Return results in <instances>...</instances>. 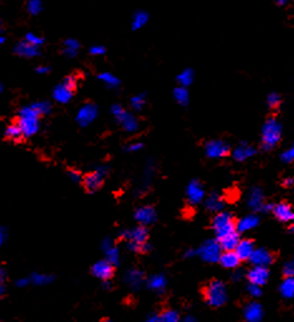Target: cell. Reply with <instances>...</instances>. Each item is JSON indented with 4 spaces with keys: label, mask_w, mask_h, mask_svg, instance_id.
I'll use <instances>...</instances> for the list:
<instances>
[{
    "label": "cell",
    "mask_w": 294,
    "mask_h": 322,
    "mask_svg": "<svg viewBox=\"0 0 294 322\" xmlns=\"http://www.w3.org/2000/svg\"><path fill=\"white\" fill-rule=\"evenodd\" d=\"M203 296L206 303L211 307H221L228 299L227 287L219 279H211L203 288Z\"/></svg>",
    "instance_id": "1"
},
{
    "label": "cell",
    "mask_w": 294,
    "mask_h": 322,
    "mask_svg": "<svg viewBox=\"0 0 294 322\" xmlns=\"http://www.w3.org/2000/svg\"><path fill=\"white\" fill-rule=\"evenodd\" d=\"M122 238L127 240L128 248L135 253H147L150 246L147 243L148 239V230L145 226H138L131 230H126L122 234Z\"/></svg>",
    "instance_id": "2"
},
{
    "label": "cell",
    "mask_w": 294,
    "mask_h": 322,
    "mask_svg": "<svg viewBox=\"0 0 294 322\" xmlns=\"http://www.w3.org/2000/svg\"><path fill=\"white\" fill-rule=\"evenodd\" d=\"M282 138V126L274 117L268 118L263 126L262 147L264 150H272L278 145Z\"/></svg>",
    "instance_id": "3"
},
{
    "label": "cell",
    "mask_w": 294,
    "mask_h": 322,
    "mask_svg": "<svg viewBox=\"0 0 294 322\" xmlns=\"http://www.w3.org/2000/svg\"><path fill=\"white\" fill-rule=\"evenodd\" d=\"M39 117H41V116L29 106V107H24V109L21 110L15 122L21 126L24 136H25V138H29V136H33L38 131Z\"/></svg>",
    "instance_id": "4"
},
{
    "label": "cell",
    "mask_w": 294,
    "mask_h": 322,
    "mask_svg": "<svg viewBox=\"0 0 294 322\" xmlns=\"http://www.w3.org/2000/svg\"><path fill=\"white\" fill-rule=\"evenodd\" d=\"M77 85H78V77L76 74L65 77L61 85L57 86L53 91L54 100L61 103H68L72 100L74 91H76Z\"/></svg>",
    "instance_id": "5"
},
{
    "label": "cell",
    "mask_w": 294,
    "mask_h": 322,
    "mask_svg": "<svg viewBox=\"0 0 294 322\" xmlns=\"http://www.w3.org/2000/svg\"><path fill=\"white\" fill-rule=\"evenodd\" d=\"M211 227L216 237L220 238L230 233V231L236 230V219L232 214L223 211V213H218L215 215L214 219H212Z\"/></svg>",
    "instance_id": "6"
},
{
    "label": "cell",
    "mask_w": 294,
    "mask_h": 322,
    "mask_svg": "<svg viewBox=\"0 0 294 322\" xmlns=\"http://www.w3.org/2000/svg\"><path fill=\"white\" fill-rule=\"evenodd\" d=\"M111 110H112V114L115 115V117L117 118L118 122L122 125V127H124L126 131L133 132L137 130L138 122L133 115L128 114V112H127L125 109H122L120 105H113Z\"/></svg>",
    "instance_id": "7"
},
{
    "label": "cell",
    "mask_w": 294,
    "mask_h": 322,
    "mask_svg": "<svg viewBox=\"0 0 294 322\" xmlns=\"http://www.w3.org/2000/svg\"><path fill=\"white\" fill-rule=\"evenodd\" d=\"M221 248L219 246L218 240H208L203 244L200 249H199V254L203 258L205 262H209V263H214V262L219 261V257H220Z\"/></svg>",
    "instance_id": "8"
},
{
    "label": "cell",
    "mask_w": 294,
    "mask_h": 322,
    "mask_svg": "<svg viewBox=\"0 0 294 322\" xmlns=\"http://www.w3.org/2000/svg\"><path fill=\"white\" fill-rule=\"evenodd\" d=\"M103 176H105V171L100 170V171H93L87 175L83 176L82 183L87 193H94L98 189H101L103 185Z\"/></svg>",
    "instance_id": "9"
},
{
    "label": "cell",
    "mask_w": 294,
    "mask_h": 322,
    "mask_svg": "<svg viewBox=\"0 0 294 322\" xmlns=\"http://www.w3.org/2000/svg\"><path fill=\"white\" fill-rule=\"evenodd\" d=\"M230 146L221 140L210 141L206 145V155L211 159H221L229 155Z\"/></svg>",
    "instance_id": "10"
},
{
    "label": "cell",
    "mask_w": 294,
    "mask_h": 322,
    "mask_svg": "<svg viewBox=\"0 0 294 322\" xmlns=\"http://www.w3.org/2000/svg\"><path fill=\"white\" fill-rule=\"evenodd\" d=\"M97 106L94 105V103H85L82 109L80 110V112H78L77 121H78L81 126H88L89 123H92V121L97 117Z\"/></svg>",
    "instance_id": "11"
},
{
    "label": "cell",
    "mask_w": 294,
    "mask_h": 322,
    "mask_svg": "<svg viewBox=\"0 0 294 322\" xmlns=\"http://www.w3.org/2000/svg\"><path fill=\"white\" fill-rule=\"evenodd\" d=\"M92 273L97 278L103 279V281H108L115 275V267H113L111 262L101 261L92 267Z\"/></svg>",
    "instance_id": "12"
},
{
    "label": "cell",
    "mask_w": 294,
    "mask_h": 322,
    "mask_svg": "<svg viewBox=\"0 0 294 322\" xmlns=\"http://www.w3.org/2000/svg\"><path fill=\"white\" fill-rule=\"evenodd\" d=\"M249 261L254 264V266H264L268 267L274 262V254L265 248L254 249L252 255H250Z\"/></svg>",
    "instance_id": "13"
},
{
    "label": "cell",
    "mask_w": 294,
    "mask_h": 322,
    "mask_svg": "<svg viewBox=\"0 0 294 322\" xmlns=\"http://www.w3.org/2000/svg\"><path fill=\"white\" fill-rule=\"evenodd\" d=\"M135 218L140 224L147 226V224H152V223L156 222L157 214L153 207H151V205H145V207H141V208H138L137 210H136Z\"/></svg>",
    "instance_id": "14"
},
{
    "label": "cell",
    "mask_w": 294,
    "mask_h": 322,
    "mask_svg": "<svg viewBox=\"0 0 294 322\" xmlns=\"http://www.w3.org/2000/svg\"><path fill=\"white\" fill-rule=\"evenodd\" d=\"M272 211L275 215V218L279 222H292L294 219V213H293V208H292V205L288 204V203H279V204L273 205V208H272Z\"/></svg>",
    "instance_id": "15"
},
{
    "label": "cell",
    "mask_w": 294,
    "mask_h": 322,
    "mask_svg": "<svg viewBox=\"0 0 294 322\" xmlns=\"http://www.w3.org/2000/svg\"><path fill=\"white\" fill-rule=\"evenodd\" d=\"M268 278H269V271L264 266H254L248 273V279L250 283L258 284V286L267 283Z\"/></svg>",
    "instance_id": "16"
},
{
    "label": "cell",
    "mask_w": 294,
    "mask_h": 322,
    "mask_svg": "<svg viewBox=\"0 0 294 322\" xmlns=\"http://www.w3.org/2000/svg\"><path fill=\"white\" fill-rule=\"evenodd\" d=\"M188 199L189 202L192 203V204H199L204 200L205 198V190H204L203 185L200 182L194 180V182L190 183V185L188 186Z\"/></svg>",
    "instance_id": "17"
},
{
    "label": "cell",
    "mask_w": 294,
    "mask_h": 322,
    "mask_svg": "<svg viewBox=\"0 0 294 322\" xmlns=\"http://www.w3.org/2000/svg\"><path fill=\"white\" fill-rule=\"evenodd\" d=\"M224 268L228 270H234L240 264V258L235 253V251H224V253H220L219 261Z\"/></svg>",
    "instance_id": "18"
},
{
    "label": "cell",
    "mask_w": 294,
    "mask_h": 322,
    "mask_svg": "<svg viewBox=\"0 0 294 322\" xmlns=\"http://www.w3.org/2000/svg\"><path fill=\"white\" fill-rule=\"evenodd\" d=\"M254 242L252 239H243L239 240V243L235 247V253L240 258V261H248L254 251Z\"/></svg>",
    "instance_id": "19"
},
{
    "label": "cell",
    "mask_w": 294,
    "mask_h": 322,
    "mask_svg": "<svg viewBox=\"0 0 294 322\" xmlns=\"http://www.w3.org/2000/svg\"><path fill=\"white\" fill-rule=\"evenodd\" d=\"M239 240H240V238H239L238 230L230 231L228 234L218 238L219 246H220V248L223 249V251H234L236 244L239 243Z\"/></svg>",
    "instance_id": "20"
},
{
    "label": "cell",
    "mask_w": 294,
    "mask_h": 322,
    "mask_svg": "<svg viewBox=\"0 0 294 322\" xmlns=\"http://www.w3.org/2000/svg\"><path fill=\"white\" fill-rule=\"evenodd\" d=\"M15 52L17 54L21 57H27V58H32V57H36L39 54V47L34 46V44L29 43L27 41H21V43H18V46L15 47Z\"/></svg>",
    "instance_id": "21"
},
{
    "label": "cell",
    "mask_w": 294,
    "mask_h": 322,
    "mask_svg": "<svg viewBox=\"0 0 294 322\" xmlns=\"http://www.w3.org/2000/svg\"><path fill=\"white\" fill-rule=\"evenodd\" d=\"M244 317L247 321L250 322L260 321L263 317L262 306L259 305V303H256V302H253V303L248 305L244 310Z\"/></svg>",
    "instance_id": "22"
},
{
    "label": "cell",
    "mask_w": 294,
    "mask_h": 322,
    "mask_svg": "<svg viewBox=\"0 0 294 322\" xmlns=\"http://www.w3.org/2000/svg\"><path fill=\"white\" fill-rule=\"evenodd\" d=\"M25 138L21 131V126H19L17 122H13L12 125L6 127L5 130V138L9 141H13V142H21L23 138Z\"/></svg>",
    "instance_id": "23"
},
{
    "label": "cell",
    "mask_w": 294,
    "mask_h": 322,
    "mask_svg": "<svg viewBox=\"0 0 294 322\" xmlns=\"http://www.w3.org/2000/svg\"><path fill=\"white\" fill-rule=\"evenodd\" d=\"M258 224L259 218L256 217V215H248V217H244L243 219L239 220V222L236 220V230H238L239 233H243V231L255 228Z\"/></svg>",
    "instance_id": "24"
},
{
    "label": "cell",
    "mask_w": 294,
    "mask_h": 322,
    "mask_svg": "<svg viewBox=\"0 0 294 322\" xmlns=\"http://www.w3.org/2000/svg\"><path fill=\"white\" fill-rule=\"evenodd\" d=\"M150 15L145 10H137L135 14L132 15V21H131V25H132L133 30H138L144 28L147 23H148Z\"/></svg>",
    "instance_id": "25"
},
{
    "label": "cell",
    "mask_w": 294,
    "mask_h": 322,
    "mask_svg": "<svg viewBox=\"0 0 294 322\" xmlns=\"http://www.w3.org/2000/svg\"><path fill=\"white\" fill-rule=\"evenodd\" d=\"M255 153L256 151L254 147L249 146V145H247L245 142H243V144L236 147L235 151H234V159H235L236 161H244L247 160V159L252 158Z\"/></svg>",
    "instance_id": "26"
},
{
    "label": "cell",
    "mask_w": 294,
    "mask_h": 322,
    "mask_svg": "<svg viewBox=\"0 0 294 322\" xmlns=\"http://www.w3.org/2000/svg\"><path fill=\"white\" fill-rule=\"evenodd\" d=\"M264 204V198H263V193L260 189L254 187L253 190L250 191L249 196V205L253 210H262V207Z\"/></svg>",
    "instance_id": "27"
},
{
    "label": "cell",
    "mask_w": 294,
    "mask_h": 322,
    "mask_svg": "<svg viewBox=\"0 0 294 322\" xmlns=\"http://www.w3.org/2000/svg\"><path fill=\"white\" fill-rule=\"evenodd\" d=\"M224 205H225V202L216 193L210 194L209 198L206 199V208L209 209L210 211H220L224 208Z\"/></svg>",
    "instance_id": "28"
},
{
    "label": "cell",
    "mask_w": 294,
    "mask_h": 322,
    "mask_svg": "<svg viewBox=\"0 0 294 322\" xmlns=\"http://www.w3.org/2000/svg\"><path fill=\"white\" fill-rule=\"evenodd\" d=\"M80 42L76 41V39H67L64 42V48H63V53L65 56L69 57V58H73L78 54V50H80Z\"/></svg>",
    "instance_id": "29"
},
{
    "label": "cell",
    "mask_w": 294,
    "mask_h": 322,
    "mask_svg": "<svg viewBox=\"0 0 294 322\" xmlns=\"http://www.w3.org/2000/svg\"><path fill=\"white\" fill-rule=\"evenodd\" d=\"M280 293L285 299H292L294 296V279L293 277H285L280 286Z\"/></svg>",
    "instance_id": "30"
},
{
    "label": "cell",
    "mask_w": 294,
    "mask_h": 322,
    "mask_svg": "<svg viewBox=\"0 0 294 322\" xmlns=\"http://www.w3.org/2000/svg\"><path fill=\"white\" fill-rule=\"evenodd\" d=\"M174 97L179 105H181V106L188 105L189 98H190V96H189L188 87H183V86H180V87L175 88Z\"/></svg>",
    "instance_id": "31"
},
{
    "label": "cell",
    "mask_w": 294,
    "mask_h": 322,
    "mask_svg": "<svg viewBox=\"0 0 294 322\" xmlns=\"http://www.w3.org/2000/svg\"><path fill=\"white\" fill-rule=\"evenodd\" d=\"M192 81H194V72H192V69H190V68L183 70V72L177 76V82H179L180 86H183V87H189V86L192 83Z\"/></svg>",
    "instance_id": "32"
},
{
    "label": "cell",
    "mask_w": 294,
    "mask_h": 322,
    "mask_svg": "<svg viewBox=\"0 0 294 322\" xmlns=\"http://www.w3.org/2000/svg\"><path fill=\"white\" fill-rule=\"evenodd\" d=\"M98 78H100V81H102V82L109 88H115L120 85V79H118L116 76H113L112 73H109V72H103V73H100L98 74Z\"/></svg>",
    "instance_id": "33"
},
{
    "label": "cell",
    "mask_w": 294,
    "mask_h": 322,
    "mask_svg": "<svg viewBox=\"0 0 294 322\" xmlns=\"http://www.w3.org/2000/svg\"><path fill=\"white\" fill-rule=\"evenodd\" d=\"M148 286H150L152 290H156V291L164 290V287L166 286V278L161 275L153 276L152 278L148 281Z\"/></svg>",
    "instance_id": "34"
},
{
    "label": "cell",
    "mask_w": 294,
    "mask_h": 322,
    "mask_svg": "<svg viewBox=\"0 0 294 322\" xmlns=\"http://www.w3.org/2000/svg\"><path fill=\"white\" fill-rule=\"evenodd\" d=\"M142 279H144V275L140 271H129L127 275V282L133 287H138L141 284Z\"/></svg>",
    "instance_id": "35"
},
{
    "label": "cell",
    "mask_w": 294,
    "mask_h": 322,
    "mask_svg": "<svg viewBox=\"0 0 294 322\" xmlns=\"http://www.w3.org/2000/svg\"><path fill=\"white\" fill-rule=\"evenodd\" d=\"M180 316L176 311L168 310L165 311L162 315H159V321L161 322H176L179 321Z\"/></svg>",
    "instance_id": "36"
},
{
    "label": "cell",
    "mask_w": 294,
    "mask_h": 322,
    "mask_svg": "<svg viewBox=\"0 0 294 322\" xmlns=\"http://www.w3.org/2000/svg\"><path fill=\"white\" fill-rule=\"evenodd\" d=\"M34 111L37 112V114L39 115V116H42V115H47L48 112H49L50 110V103L45 102V101H42V102H37V103H33L32 106H30Z\"/></svg>",
    "instance_id": "37"
},
{
    "label": "cell",
    "mask_w": 294,
    "mask_h": 322,
    "mask_svg": "<svg viewBox=\"0 0 294 322\" xmlns=\"http://www.w3.org/2000/svg\"><path fill=\"white\" fill-rule=\"evenodd\" d=\"M107 253V261L111 262L113 266L118 263V259H120V252H118V249L115 248V247H108L106 249Z\"/></svg>",
    "instance_id": "38"
},
{
    "label": "cell",
    "mask_w": 294,
    "mask_h": 322,
    "mask_svg": "<svg viewBox=\"0 0 294 322\" xmlns=\"http://www.w3.org/2000/svg\"><path fill=\"white\" fill-rule=\"evenodd\" d=\"M146 103V98H145V94H137V96L132 97V100H131V106H132V109L136 110V111H140Z\"/></svg>",
    "instance_id": "39"
},
{
    "label": "cell",
    "mask_w": 294,
    "mask_h": 322,
    "mask_svg": "<svg viewBox=\"0 0 294 322\" xmlns=\"http://www.w3.org/2000/svg\"><path fill=\"white\" fill-rule=\"evenodd\" d=\"M27 10L33 15H37L42 10V1L41 0H29L27 5Z\"/></svg>",
    "instance_id": "40"
},
{
    "label": "cell",
    "mask_w": 294,
    "mask_h": 322,
    "mask_svg": "<svg viewBox=\"0 0 294 322\" xmlns=\"http://www.w3.org/2000/svg\"><path fill=\"white\" fill-rule=\"evenodd\" d=\"M280 105V96L278 93H271L268 96V106L271 109H276Z\"/></svg>",
    "instance_id": "41"
},
{
    "label": "cell",
    "mask_w": 294,
    "mask_h": 322,
    "mask_svg": "<svg viewBox=\"0 0 294 322\" xmlns=\"http://www.w3.org/2000/svg\"><path fill=\"white\" fill-rule=\"evenodd\" d=\"M25 41L29 42V43L34 44V46H37V47H39V46H42L43 44V38H41V37H38L37 34H34V33H28L27 35H25Z\"/></svg>",
    "instance_id": "42"
},
{
    "label": "cell",
    "mask_w": 294,
    "mask_h": 322,
    "mask_svg": "<svg viewBox=\"0 0 294 322\" xmlns=\"http://www.w3.org/2000/svg\"><path fill=\"white\" fill-rule=\"evenodd\" d=\"M52 279H53V277H48V276L44 275H33L32 277V281L34 282V283H39V284L48 283V282L52 281Z\"/></svg>",
    "instance_id": "43"
},
{
    "label": "cell",
    "mask_w": 294,
    "mask_h": 322,
    "mask_svg": "<svg viewBox=\"0 0 294 322\" xmlns=\"http://www.w3.org/2000/svg\"><path fill=\"white\" fill-rule=\"evenodd\" d=\"M89 53H91L92 56H103L106 53V48L101 46V44H96V46H92L89 48Z\"/></svg>",
    "instance_id": "44"
},
{
    "label": "cell",
    "mask_w": 294,
    "mask_h": 322,
    "mask_svg": "<svg viewBox=\"0 0 294 322\" xmlns=\"http://www.w3.org/2000/svg\"><path fill=\"white\" fill-rule=\"evenodd\" d=\"M248 291H249L250 295L254 297L262 296V290H260V286H258V284L250 283L249 287H248Z\"/></svg>",
    "instance_id": "45"
},
{
    "label": "cell",
    "mask_w": 294,
    "mask_h": 322,
    "mask_svg": "<svg viewBox=\"0 0 294 322\" xmlns=\"http://www.w3.org/2000/svg\"><path fill=\"white\" fill-rule=\"evenodd\" d=\"M280 158H282V160L284 161V162H292V161H293V158H294L293 147H292V149H289V150H287V151H284V153L282 154V156H280Z\"/></svg>",
    "instance_id": "46"
},
{
    "label": "cell",
    "mask_w": 294,
    "mask_h": 322,
    "mask_svg": "<svg viewBox=\"0 0 294 322\" xmlns=\"http://www.w3.org/2000/svg\"><path fill=\"white\" fill-rule=\"evenodd\" d=\"M283 273H284L285 277H293L294 275L293 262H288V263L285 264L284 268H283Z\"/></svg>",
    "instance_id": "47"
},
{
    "label": "cell",
    "mask_w": 294,
    "mask_h": 322,
    "mask_svg": "<svg viewBox=\"0 0 294 322\" xmlns=\"http://www.w3.org/2000/svg\"><path fill=\"white\" fill-rule=\"evenodd\" d=\"M68 175H69V178H71L74 183L81 182V179H82L80 171H78V170H74V169L68 170Z\"/></svg>",
    "instance_id": "48"
},
{
    "label": "cell",
    "mask_w": 294,
    "mask_h": 322,
    "mask_svg": "<svg viewBox=\"0 0 294 322\" xmlns=\"http://www.w3.org/2000/svg\"><path fill=\"white\" fill-rule=\"evenodd\" d=\"M144 145L142 144H132L128 146V151H138V150H141Z\"/></svg>",
    "instance_id": "49"
},
{
    "label": "cell",
    "mask_w": 294,
    "mask_h": 322,
    "mask_svg": "<svg viewBox=\"0 0 294 322\" xmlns=\"http://www.w3.org/2000/svg\"><path fill=\"white\" fill-rule=\"evenodd\" d=\"M4 279H5V273H4V270L0 267V287H3Z\"/></svg>",
    "instance_id": "50"
},
{
    "label": "cell",
    "mask_w": 294,
    "mask_h": 322,
    "mask_svg": "<svg viewBox=\"0 0 294 322\" xmlns=\"http://www.w3.org/2000/svg\"><path fill=\"white\" fill-rule=\"evenodd\" d=\"M283 185H284L285 187H289L293 185V178H287L284 180V183H283Z\"/></svg>",
    "instance_id": "51"
},
{
    "label": "cell",
    "mask_w": 294,
    "mask_h": 322,
    "mask_svg": "<svg viewBox=\"0 0 294 322\" xmlns=\"http://www.w3.org/2000/svg\"><path fill=\"white\" fill-rule=\"evenodd\" d=\"M37 72H38V73H47V72H49V68H48V67H38V68H37Z\"/></svg>",
    "instance_id": "52"
},
{
    "label": "cell",
    "mask_w": 294,
    "mask_h": 322,
    "mask_svg": "<svg viewBox=\"0 0 294 322\" xmlns=\"http://www.w3.org/2000/svg\"><path fill=\"white\" fill-rule=\"evenodd\" d=\"M4 238H5V230L3 228H0V246L3 243Z\"/></svg>",
    "instance_id": "53"
},
{
    "label": "cell",
    "mask_w": 294,
    "mask_h": 322,
    "mask_svg": "<svg viewBox=\"0 0 294 322\" xmlns=\"http://www.w3.org/2000/svg\"><path fill=\"white\" fill-rule=\"evenodd\" d=\"M289 1H291V0H276V4L280 6H285L287 4H289Z\"/></svg>",
    "instance_id": "54"
},
{
    "label": "cell",
    "mask_w": 294,
    "mask_h": 322,
    "mask_svg": "<svg viewBox=\"0 0 294 322\" xmlns=\"http://www.w3.org/2000/svg\"><path fill=\"white\" fill-rule=\"evenodd\" d=\"M241 275H243V271H238V272L234 275V279H238V278H241Z\"/></svg>",
    "instance_id": "55"
},
{
    "label": "cell",
    "mask_w": 294,
    "mask_h": 322,
    "mask_svg": "<svg viewBox=\"0 0 294 322\" xmlns=\"http://www.w3.org/2000/svg\"><path fill=\"white\" fill-rule=\"evenodd\" d=\"M186 321H195V319L194 317H186Z\"/></svg>",
    "instance_id": "56"
},
{
    "label": "cell",
    "mask_w": 294,
    "mask_h": 322,
    "mask_svg": "<svg viewBox=\"0 0 294 322\" xmlns=\"http://www.w3.org/2000/svg\"><path fill=\"white\" fill-rule=\"evenodd\" d=\"M1 293H3V287H0V296H1Z\"/></svg>",
    "instance_id": "57"
},
{
    "label": "cell",
    "mask_w": 294,
    "mask_h": 322,
    "mask_svg": "<svg viewBox=\"0 0 294 322\" xmlns=\"http://www.w3.org/2000/svg\"><path fill=\"white\" fill-rule=\"evenodd\" d=\"M0 91H1V85H0Z\"/></svg>",
    "instance_id": "58"
}]
</instances>
